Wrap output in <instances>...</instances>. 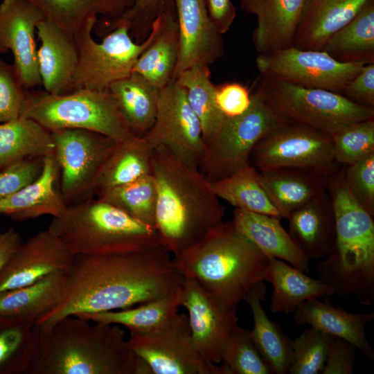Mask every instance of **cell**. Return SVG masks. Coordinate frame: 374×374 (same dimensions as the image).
Segmentation results:
<instances>
[{"label":"cell","instance_id":"19","mask_svg":"<svg viewBox=\"0 0 374 374\" xmlns=\"http://www.w3.org/2000/svg\"><path fill=\"white\" fill-rule=\"evenodd\" d=\"M179 39L176 77L197 64L210 66L224 53L222 34L210 18L204 0H174Z\"/></svg>","mask_w":374,"mask_h":374},{"label":"cell","instance_id":"27","mask_svg":"<svg viewBox=\"0 0 374 374\" xmlns=\"http://www.w3.org/2000/svg\"><path fill=\"white\" fill-rule=\"evenodd\" d=\"M65 274L52 273L30 285L0 292V319L37 325L60 301Z\"/></svg>","mask_w":374,"mask_h":374},{"label":"cell","instance_id":"25","mask_svg":"<svg viewBox=\"0 0 374 374\" xmlns=\"http://www.w3.org/2000/svg\"><path fill=\"white\" fill-rule=\"evenodd\" d=\"M294 313L297 325L308 324L326 334L345 339L371 360L374 359V350L365 334L366 324L374 319L373 312L352 314L334 307L329 301L314 299L301 303Z\"/></svg>","mask_w":374,"mask_h":374},{"label":"cell","instance_id":"18","mask_svg":"<svg viewBox=\"0 0 374 374\" xmlns=\"http://www.w3.org/2000/svg\"><path fill=\"white\" fill-rule=\"evenodd\" d=\"M46 17L28 0H3L0 4V55L12 53L25 89L42 84L35 32Z\"/></svg>","mask_w":374,"mask_h":374},{"label":"cell","instance_id":"51","mask_svg":"<svg viewBox=\"0 0 374 374\" xmlns=\"http://www.w3.org/2000/svg\"><path fill=\"white\" fill-rule=\"evenodd\" d=\"M341 95L358 105L374 107V63L364 65Z\"/></svg>","mask_w":374,"mask_h":374},{"label":"cell","instance_id":"9","mask_svg":"<svg viewBox=\"0 0 374 374\" xmlns=\"http://www.w3.org/2000/svg\"><path fill=\"white\" fill-rule=\"evenodd\" d=\"M257 82L256 90L278 114L329 134L350 123L374 119V107L358 105L336 92L261 75Z\"/></svg>","mask_w":374,"mask_h":374},{"label":"cell","instance_id":"46","mask_svg":"<svg viewBox=\"0 0 374 374\" xmlns=\"http://www.w3.org/2000/svg\"><path fill=\"white\" fill-rule=\"evenodd\" d=\"M344 183L355 199L374 215V152L345 166Z\"/></svg>","mask_w":374,"mask_h":374},{"label":"cell","instance_id":"14","mask_svg":"<svg viewBox=\"0 0 374 374\" xmlns=\"http://www.w3.org/2000/svg\"><path fill=\"white\" fill-rule=\"evenodd\" d=\"M256 64L259 75L340 94L365 65L339 62L323 51L301 50L292 46L258 54Z\"/></svg>","mask_w":374,"mask_h":374},{"label":"cell","instance_id":"36","mask_svg":"<svg viewBox=\"0 0 374 374\" xmlns=\"http://www.w3.org/2000/svg\"><path fill=\"white\" fill-rule=\"evenodd\" d=\"M70 37L91 17L109 21L120 17L131 0H28Z\"/></svg>","mask_w":374,"mask_h":374},{"label":"cell","instance_id":"42","mask_svg":"<svg viewBox=\"0 0 374 374\" xmlns=\"http://www.w3.org/2000/svg\"><path fill=\"white\" fill-rule=\"evenodd\" d=\"M222 362L231 374H271L251 330L239 325L232 331L224 346Z\"/></svg>","mask_w":374,"mask_h":374},{"label":"cell","instance_id":"53","mask_svg":"<svg viewBox=\"0 0 374 374\" xmlns=\"http://www.w3.org/2000/svg\"><path fill=\"white\" fill-rule=\"evenodd\" d=\"M22 242L20 233L13 228L0 232V271Z\"/></svg>","mask_w":374,"mask_h":374},{"label":"cell","instance_id":"41","mask_svg":"<svg viewBox=\"0 0 374 374\" xmlns=\"http://www.w3.org/2000/svg\"><path fill=\"white\" fill-rule=\"evenodd\" d=\"M37 325L0 319V374H25Z\"/></svg>","mask_w":374,"mask_h":374},{"label":"cell","instance_id":"22","mask_svg":"<svg viewBox=\"0 0 374 374\" xmlns=\"http://www.w3.org/2000/svg\"><path fill=\"white\" fill-rule=\"evenodd\" d=\"M368 0H306L292 46L323 51L327 41L357 15Z\"/></svg>","mask_w":374,"mask_h":374},{"label":"cell","instance_id":"15","mask_svg":"<svg viewBox=\"0 0 374 374\" xmlns=\"http://www.w3.org/2000/svg\"><path fill=\"white\" fill-rule=\"evenodd\" d=\"M143 138L153 149L164 147L189 167L198 169L205 146L202 130L176 79L161 89L154 123Z\"/></svg>","mask_w":374,"mask_h":374},{"label":"cell","instance_id":"8","mask_svg":"<svg viewBox=\"0 0 374 374\" xmlns=\"http://www.w3.org/2000/svg\"><path fill=\"white\" fill-rule=\"evenodd\" d=\"M97 21V17L89 18L73 37L78 53L73 81L74 90H108L113 82L129 76L159 26V17L148 37L138 43L131 37L125 23L103 21L99 30L107 35L97 42L92 36Z\"/></svg>","mask_w":374,"mask_h":374},{"label":"cell","instance_id":"11","mask_svg":"<svg viewBox=\"0 0 374 374\" xmlns=\"http://www.w3.org/2000/svg\"><path fill=\"white\" fill-rule=\"evenodd\" d=\"M250 162L260 172L295 168L326 176L338 170L330 134L294 122L263 137L254 147Z\"/></svg>","mask_w":374,"mask_h":374},{"label":"cell","instance_id":"43","mask_svg":"<svg viewBox=\"0 0 374 374\" xmlns=\"http://www.w3.org/2000/svg\"><path fill=\"white\" fill-rule=\"evenodd\" d=\"M330 136L337 164L348 166L374 152V119L350 123Z\"/></svg>","mask_w":374,"mask_h":374},{"label":"cell","instance_id":"45","mask_svg":"<svg viewBox=\"0 0 374 374\" xmlns=\"http://www.w3.org/2000/svg\"><path fill=\"white\" fill-rule=\"evenodd\" d=\"M130 7L118 18L108 22H124L133 39L143 42L154 21L163 14L175 11L174 0H131Z\"/></svg>","mask_w":374,"mask_h":374},{"label":"cell","instance_id":"40","mask_svg":"<svg viewBox=\"0 0 374 374\" xmlns=\"http://www.w3.org/2000/svg\"><path fill=\"white\" fill-rule=\"evenodd\" d=\"M95 197L155 228L157 193L152 175L123 186L100 190Z\"/></svg>","mask_w":374,"mask_h":374},{"label":"cell","instance_id":"16","mask_svg":"<svg viewBox=\"0 0 374 374\" xmlns=\"http://www.w3.org/2000/svg\"><path fill=\"white\" fill-rule=\"evenodd\" d=\"M179 301L188 312L191 335L201 355L208 363H220L226 341L238 326L237 308H222L190 277H184Z\"/></svg>","mask_w":374,"mask_h":374},{"label":"cell","instance_id":"20","mask_svg":"<svg viewBox=\"0 0 374 374\" xmlns=\"http://www.w3.org/2000/svg\"><path fill=\"white\" fill-rule=\"evenodd\" d=\"M36 30L41 42L37 49L38 69L45 91L53 95L74 91L78 53L73 38L46 18L38 23Z\"/></svg>","mask_w":374,"mask_h":374},{"label":"cell","instance_id":"50","mask_svg":"<svg viewBox=\"0 0 374 374\" xmlns=\"http://www.w3.org/2000/svg\"><path fill=\"white\" fill-rule=\"evenodd\" d=\"M355 347L341 338L332 337L322 374H352Z\"/></svg>","mask_w":374,"mask_h":374},{"label":"cell","instance_id":"49","mask_svg":"<svg viewBox=\"0 0 374 374\" xmlns=\"http://www.w3.org/2000/svg\"><path fill=\"white\" fill-rule=\"evenodd\" d=\"M217 106L226 118L241 115L249 107L251 92L244 84L238 82H226L215 87Z\"/></svg>","mask_w":374,"mask_h":374},{"label":"cell","instance_id":"24","mask_svg":"<svg viewBox=\"0 0 374 374\" xmlns=\"http://www.w3.org/2000/svg\"><path fill=\"white\" fill-rule=\"evenodd\" d=\"M287 219L290 235L309 260L328 255L335 243V225L327 190L297 208Z\"/></svg>","mask_w":374,"mask_h":374},{"label":"cell","instance_id":"17","mask_svg":"<svg viewBox=\"0 0 374 374\" xmlns=\"http://www.w3.org/2000/svg\"><path fill=\"white\" fill-rule=\"evenodd\" d=\"M48 229L22 242L0 271V292L32 285L55 273L66 274L74 259Z\"/></svg>","mask_w":374,"mask_h":374},{"label":"cell","instance_id":"38","mask_svg":"<svg viewBox=\"0 0 374 374\" xmlns=\"http://www.w3.org/2000/svg\"><path fill=\"white\" fill-rule=\"evenodd\" d=\"M208 65L197 64L180 73L176 80L184 88L188 103L198 118L204 143L217 132L225 117L215 99V87Z\"/></svg>","mask_w":374,"mask_h":374},{"label":"cell","instance_id":"10","mask_svg":"<svg viewBox=\"0 0 374 374\" xmlns=\"http://www.w3.org/2000/svg\"><path fill=\"white\" fill-rule=\"evenodd\" d=\"M288 122L256 89L251 93L248 109L240 116L226 118L217 132L205 143L198 170L211 182L230 175L251 164L256 145Z\"/></svg>","mask_w":374,"mask_h":374},{"label":"cell","instance_id":"47","mask_svg":"<svg viewBox=\"0 0 374 374\" xmlns=\"http://www.w3.org/2000/svg\"><path fill=\"white\" fill-rule=\"evenodd\" d=\"M26 90L13 64L0 58V123L20 116Z\"/></svg>","mask_w":374,"mask_h":374},{"label":"cell","instance_id":"7","mask_svg":"<svg viewBox=\"0 0 374 374\" xmlns=\"http://www.w3.org/2000/svg\"><path fill=\"white\" fill-rule=\"evenodd\" d=\"M20 116L51 132L61 129L93 131L120 142L135 136L108 90L79 89L62 95L26 90Z\"/></svg>","mask_w":374,"mask_h":374},{"label":"cell","instance_id":"52","mask_svg":"<svg viewBox=\"0 0 374 374\" xmlns=\"http://www.w3.org/2000/svg\"><path fill=\"white\" fill-rule=\"evenodd\" d=\"M211 19L222 34L226 33L236 16V8L231 0H204Z\"/></svg>","mask_w":374,"mask_h":374},{"label":"cell","instance_id":"23","mask_svg":"<svg viewBox=\"0 0 374 374\" xmlns=\"http://www.w3.org/2000/svg\"><path fill=\"white\" fill-rule=\"evenodd\" d=\"M59 177L55 157H44L42 171L35 181L0 201V215H8L19 222L42 215L59 216L67 206L57 187Z\"/></svg>","mask_w":374,"mask_h":374},{"label":"cell","instance_id":"39","mask_svg":"<svg viewBox=\"0 0 374 374\" xmlns=\"http://www.w3.org/2000/svg\"><path fill=\"white\" fill-rule=\"evenodd\" d=\"M259 171L249 164L229 176L212 181L217 196L235 207L280 219L258 179Z\"/></svg>","mask_w":374,"mask_h":374},{"label":"cell","instance_id":"3","mask_svg":"<svg viewBox=\"0 0 374 374\" xmlns=\"http://www.w3.org/2000/svg\"><path fill=\"white\" fill-rule=\"evenodd\" d=\"M157 199L155 229L161 246L177 256L223 222L224 208L210 181L166 148L153 149Z\"/></svg>","mask_w":374,"mask_h":374},{"label":"cell","instance_id":"34","mask_svg":"<svg viewBox=\"0 0 374 374\" xmlns=\"http://www.w3.org/2000/svg\"><path fill=\"white\" fill-rule=\"evenodd\" d=\"M152 157L153 148L143 136L117 142L102 168L96 193L152 175Z\"/></svg>","mask_w":374,"mask_h":374},{"label":"cell","instance_id":"13","mask_svg":"<svg viewBox=\"0 0 374 374\" xmlns=\"http://www.w3.org/2000/svg\"><path fill=\"white\" fill-rule=\"evenodd\" d=\"M128 341L152 374H231L224 364L220 366L204 360L184 313L177 312L148 333L130 335Z\"/></svg>","mask_w":374,"mask_h":374},{"label":"cell","instance_id":"1","mask_svg":"<svg viewBox=\"0 0 374 374\" xmlns=\"http://www.w3.org/2000/svg\"><path fill=\"white\" fill-rule=\"evenodd\" d=\"M184 277L161 246L125 253L75 255L59 303L37 326L79 313L122 310L177 292Z\"/></svg>","mask_w":374,"mask_h":374},{"label":"cell","instance_id":"35","mask_svg":"<svg viewBox=\"0 0 374 374\" xmlns=\"http://www.w3.org/2000/svg\"><path fill=\"white\" fill-rule=\"evenodd\" d=\"M323 51L342 63H374V0H368L352 20L327 41Z\"/></svg>","mask_w":374,"mask_h":374},{"label":"cell","instance_id":"31","mask_svg":"<svg viewBox=\"0 0 374 374\" xmlns=\"http://www.w3.org/2000/svg\"><path fill=\"white\" fill-rule=\"evenodd\" d=\"M160 90L134 72L109 87L120 113L135 136H143L153 125Z\"/></svg>","mask_w":374,"mask_h":374},{"label":"cell","instance_id":"28","mask_svg":"<svg viewBox=\"0 0 374 374\" xmlns=\"http://www.w3.org/2000/svg\"><path fill=\"white\" fill-rule=\"evenodd\" d=\"M325 175L302 169L280 168L260 172L259 182L280 218L326 190Z\"/></svg>","mask_w":374,"mask_h":374},{"label":"cell","instance_id":"33","mask_svg":"<svg viewBox=\"0 0 374 374\" xmlns=\"http://www.w3.org/2000/svg\"><path fill=\"white\" fill-rule=\"evenodd\" d=\"M54 152L51 132L35 121L19 116L0 123V170L18 161Z\"/></svg>","mask_w":374,"mask_h":374},{"label":"cell","instance_id":"32","mask_svg":"<svg viewBox=\"0 0 374 374\" xmlns=\"http://www.w3.org/2000/svg\"><path fill=\"white\" fill-rule=\"evenodd\" d=\"M266 294V285L261 281L255 285L243 299L250 307L253 315L251 335L271 373L286 374L289 373L292 360V341L276 322L268 318L262 306Z\"/></svg>","mask_w":374,"mask_h":374},{"label":"cell","instance_id":"4","mask_svg":"<svg viewBox=\"0 0 374 374\" xmlns=\"http://www.w3.org/2000/svg\"><path fill=\"white\" fill-rule=\"evenodd\" d=\"M326 187L335 217V240L330 252L317 265L321 280L337 296H353L374 303V222L351 195L343 169L326 175Z\"/></svg>","mask_w":374,"mask_h":374},{"label":"cell","instance_id":"48","mask_svg":"<svg viewBox=\"0 0 374 374\" xmlns=\"http://www.w3.org/2000/svg\"><path fill=\"white\" fill-rule=\"evenodd\" d=\"M44 158L16 161L0 170V201L19 191L41 174Z\"/></svg>","mask_w":374,"mask_h":374},{"label":"cell","instance_id":"21","mask_svg":"<svg viewBox=\"0 0 374 374\" xmlns=\"http://www.w3.org/2000/svg\"><path fill=\"white\" fill-rule=\"evenodd\" d=\"M305 1L240 0L241 9L256 17L257 26L252 40L258 54L292 47Z\"/></svg>","mask_w":374,"mask_h":374},{"label":"cell","instance_id":"30","mask_svg":"<svg viewBox=\"0 0 374 374\" xmlns=\"http://www.w3.org/2000/svg\"><path fill=\"white\" fill-rule=\"evenodd\" d=\"M179 57V39L176 12L159 17L158 31L134 67L136 73L161 89L175 79Z\"/></svg>","mask_w":374,"mask_h":374},{"label":"cell","instance_id":"5","mask_svg":"<svg viewBox=\"0 0 374 374\" xmlns=\"http://www.w3.org/2000/svg\"><path fill=\"white\" fill-rule=\"evenodd\" d=\"M174 262L184 277L194 279L220 307L233 309L264 281L268 258L231 220L213 228L174 257Z\"/></svg>","mask_w":374,"mask_h":374},{"label":"cell","instance_id":"2","mask_svg":"<svg viewBox=\"0 0 374 374\" xmlns=\"http://www.w3.org/2000/svg\"><path fill=\"white\" fill-rule=\"evenodd\" d=\"M122 326L64 317L37 332L25 374H136Z\"/></svg>","mask_w":374,"mask_h":374},{"label":"cell","instance_id":"29","mask_svg":"<svg viewBox=\"0 0 374 374\" xmlns=\"http://www.w3.org/2000/svg\"><path fill=\"white\" fill-rule=\"evenodd\" d=\"M267 258L264 280L269 282L274 287L270 299L272 313L294 312L305 301L334 294L333 290L320 279L307 276L304 271L282 260Z\"/></svg>","mask_w":374,"mask_h":374},{"label":"cell","instance_id":"26","mask_svg":"<svg viewBox=\"0 0 374 374\" xmlns=\"http://www.w3.org/2000/svg\"><path fill=\"white\" fill-rule=\"evenodd\" d=\"M233 216L237 229L267 257L282 260L304 272L309 271V259L281 225L280 218L238 208Z\"/></svg>","mask_w":374,"mask_h":374},{"label":"cell","instance_id":"6","mask_svg":"<svg viewBox=\"0 0 374 374\" xmlns=\"http://www.w3.org/2000/svg\"><path fill=\"white\" fill-rule=\"evenodd\" d=\"M48 229L75 255H109L161 246L154 227L98 197L67 205Z\"/></svg>","mask_w":374,"mask_h":374},{"label":"cell","instance_id":"12","mask_svg":"<svg viewBox=\"0 0 374 374\" xmlns=\"http://www.w3.org/2000/svg\"><path fill=\"white\" fill-rule=\"evenodd\" d=\"M60 190L67 205L93 197L102 168L117 141L82 129L51 132Z\"/></svg>","mask_w":374,"mask_h":374},{"label":"cell","instance_id":"44","mask_svg":"<svg viewBox=\"0 0 374 374\" xmlns=\"http://www.w3.org/2000/svg\"><path fill=\"white\" fill-rule=\"evenodd\" d=\"M332 336L313 327L305 330L292 343L290 374H318L325 365Z\"/></svg>","mask_w":374,"mask_h":374},{"label":"cell","instance_id":"37","mask_svg":"<svg viewBox=\"0 0 374 374\" xmlns=\"http://www.w3.org/2000/svg\"><path fill=\"white\" fill-rule=\"evenodd\" d=\"M179 290L132 308L91 314L79 313L75 316L92 322L119 325L127 328L130 335L146 334L160 327L178 312Z\"/></svg>","mask_w":374,"mask_h":374}]
</instances>
